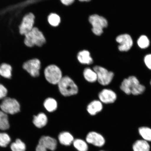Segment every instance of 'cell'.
Returning <instances> with one entry per match:
<instances>
[{"instance_id": "cell-1", "label": "cell", "mask_w": 151, "mask_h": 151, "mask_svg": "<svg viewBox=\"0 0 151 151\" xmlns=\"http://www.w3.org/2000/svg\"><path fill=\"white\" fill-rule=\"evenodd\" d=\"M47 40L44 33L38 28L35 26L24 36V43L28 48L41 47L46 44Z\"/></svg>"}, {"instance_id": "cell-2", "label": "cell", "mask_w": 151, "mask_h": 151, "mask_svg": "<svg viewBox=\"0 0 151 151\" xmlns=\"http://www.w3.org/2000/svg\"><path fill=\"white\" fill-rule=\"evenodd\" d=\"M58 84L60 93L64 96L68 97L78 93V86L68 76L62 77Z\"/></svg>"}, {"instance_id": "cell-3", "label": "cell", "mask_w": 151, "mask_h": 151, "mask_svg": "<svg viewBox=\"0 0 151 151\" xmlns=\"http://www.w3.org/2000/svg\"><path fill=\"white\" fill-rule=\"evenodd\" d=\"M88 21L92 26L91 31L94 35H101L103 33L104 28L108 26V22L106 19L97 14L90 15Z\"/></svg>"}, {"instance_id": "cell-4", "label": "cell", "mask_w": 151, "mask_h": 151, "mask_svg": "<svg viewBox=\"0 0 151 151\" xmlns=\"http://www.w3.org/2000/svg\"><path fill=\"white\" fill-rule=\"evenodd\" d=\"M35 15L33 12H28L24 15L18 26L21 35L24 36L33 29L35 26Z\"/></svg>"}, {"instance_id": "cell-5", "label": "cell", "mask_w": 151, "mask_h": 151, "mask_svg": "<svg viewBox=\"0 0 151 151\" xmlns=\"http://www.w3.org/2000/svg\"><path fill=\"white\" fill-rule=\"evenodd\" d=\"M44 75L47 81L54 85L58 84L62 78L61 70L55 65L47 66L45 69Z\"/></svg>"}, {"instance_id": "cell-6", "label": "cell", "mask_w": 151, "mask_h": 151, "mask_svg": "<svg viewBox=\"0 0 151 151\" xmlns=\"http://www.w3.org/2000/svg\"><path fill=\"white\" fill-rule=\"evenodd\" d=\"M93 70L97 73V81L100 84L106 86L112 82L114 76L113 72L109 71L105 68L99 65L94 66Z\"/></svg>"}, {"instance_id": "cell-7", "label": "cell", "mask_w": 151, "mask_h": 151, "mask_svg": "<svg viewBox=\"0 0 151 151\" xmlns=\"http://www.w3.org/2000/svg\"><path fill=\"white\" fill-rule=\"evenodd\" d=\"M0 108L6 114H14L19 112L20 105L16 99L5 98L0 105Z\"/></svg>"}, {"instance_id": "cell-8", "label": "cell", "mask_w": 151, "mask_h": 151, "mask_svg": "<svg viewBox=\"0 0 151 151\" xmlns=\"http://www.w3.org/2000/svg\"><path fill=\"white\" fill-rule=\"evenodd\" d=\"M22 67L31 76L36 77H38L40 74L41 62L38 58H32L24 62Z\"/></svg>"}, {"instance_id": "cell-9", "label": "cell", "mask_w": 151, "mask_h": 151, "mask_svg": "<svg viewBox=\"0 0 151 151\" xmlns=\"http://www.w3.org/2000/svg\"><path fill=\"white\" fill-rule=\"evenodd\" d=\"M87 143L94 147L101 149L106 143V139L101 134L95 131L88 133L86 137Z\"/></svg>"}, {"instance_id": "cell-10", "label": "cell", "mask_w": 151, "mask_h": 151, "mask_svg": "<svg viewBox=\"0 0 151 151\" xmlns=\"http://www.w3.org/2000/svg\"><path fill=\"white\" fill-rule=\"evenodd\" d=\"M116 40L119 44L118 49L120 52L128 51L131 48L133 44L131 37L127 34H122L118 36Z\"/></svg>"}, {"instance_id": "cell-11", "label": "cell", "mask_w": 151, "mask_h": 151, "mask_svg": "<svg viewBox=\"0 0 151 151\" xmlns=\"http://www.w3.org/2000/svg\"><path fill=\"white\" fill-rule=\"evenodd\" d=\"M99 100L103 104H109L115 102L117 96L116 92L109 88L102 90L99 94Z\"/></svg>"}, {"instance_id": "cell-12", "label": "cell", "mask_w": 151, "mask_h": 151, "mask_svg": "<svg viewBox=\"0 0 151 151\" xmlns=\"http://www.w3.org/2000/svg\"><path fill=\"white\" fill-rule=\"evenodd\" d=\"M38 144L44 147L47 150L53 151L57 148L58 142L54 138L48 136H43L40 139Z\"/></svg>"}, {"instance_id": "cell-13", "label": "cell", "mask_w": 151, "mask_h": 151, "mask_svg": "<svg viewBox=\"0 0 151 151\" xmlns=\"http://www.w3.org/2000/svg\"><path fill=\"white\" fill-rule=\"evenodd\" d=\"M77 58L78 62L83 65H91L93 62L89 51L84 49L77 53Z\"/></svg>"}, {"instance_id": "cell-14", "label": "cell", "mask_w": 151, "mask_h": 151, "mask_svg": "<svg viewBox=\"0 0 151 151\" xmlns=\"http://www.w3.org/2000/svg\"><path fill=\"white\" fill-rule=\"evenodd\" d=\"M103 108V103L99 100H94L88 105L87 110L90 114L94 116L101 112Z\"/></svg>"}, {"instance_id": "cell-15", "label": "cell", "mask_w": 151, "mask_h": 151, "mask_svg": "<svg viewBox=\"0 0 151 151\" xmlns=\"http://www.w3.org/2000/svg\"><path fill=\"white\" fill-rule=\"evenodd\" d=\"M150 143L142 139H137L132 145L133 151H150Z\"/></svg>"}, {"instance_id": "cell-16", "label": "cell", "mask_w": 151, "mask_h": 151, "mask_svg": "<svg viewBox=\"0 0 151 151\" xmlns=\"http://www.w3.org/2000/svg\"><path fill=\"white\" fill-rule=\"evenodd\" d=\"M58 139L61 145L65 146H70L74 140L73 135L68 132H63L60 133L58 135Z\"/></svg>"}, {"instance_id": "cell-17", "label": "cell", "mask_w": 151, "mask_h": 151, "mask_svg": "<svg viewBox=\"0 0 151 151\" xmlns=\"http://www.w3.org/2000/svg\"><path fill=\"white\" fill-rule=\"evenodd\" d=\"M47 20L49 25L53 28L58 27L62 21L61 16L55 12L50 13L47 17Z\"/></svg>"}, {"instance_id": "cell-18", "label": "cell", "mask_w": 151, "mask_h": 151, "mask_svg": "<svg viewBox=\"0 0 151 151\" xmlns=\"http://www.w3.org/2000/svg\"><path fill=\"white\" fill-rule=\"evenodd\" d=\"M33 123L38 128H42L45 127L48 122V118L44 113H39L37 116H34Z\"/></svg>"}, {"instance_id": "cell-19", "label": "cell", "mask_w": 151, "mask_h": 151, "mask_svg": "<svg viewBox=\"0 0 151 151\" xmlns=\"http://www.w3.org/2000/svg\"><path fill=\"white\" fill-rule=\"evenodd\" d=\"M138 133L141 137L144 140L151 142V128L148 126H142L139 127L137 130Z\"/></svg>"}, {"instance_id": "cell-20", "label": "cell", "mask_w": 151, "mask_h": 151, "mask_svg": "<svg viewBox=\"0 0 151 151\" xmlns=\"http://www.w3.org/2000/svg\"><path fill=\"white\" fill-rule=\"evenodd\" d=\"M83 76L86 80L90 83H94L97 81V73L93 69L90 68H87L84 69Z\"/></svg>"}, {"instance_id": "cell-21", "label": "cell", "mask_w": 151, "mask_h": 151, "mask_svg": "<svg viewBox=\"0 0 151 151\" xmlns=\"http://www.w3.org/2000/svg\"><path fill=\"white\" fill-rule=\"evenodd\" d=\"M12 71V67L9 64L3 63L0 65V75L5 78H11Z\"/></svg>"}, {"instance_id": "cell-22", "label": "cell", "mask_w": 151, "mask_h": 151, "mask_svg": "<svg viewBox=\"0 0 151 151\" xmlns=\"http://www.w3.org/2000/svg\"><path fill=\"white\" fill-rule=\"evenodd\" d=\"M43 105L45 108L49 112L55 111L58 107V103L56 100L53 98H47L44 101Z\"/></svg>"}, {"instance_id": "cell-23", "label": "cell", "mask_w": 151, "mask_h": 151, "mask_svg": "<svg viewBox=\"0 0 151 151\" xmlns=\"http://www.w3.org/2000/svg\"><path fill=\"white\" fill-rule=\"evenodd\" d=\"M73 144V146L78 151H88V143L82 139H74Z\"/></svg>"}, {"instance_id": "cell-24", "label": "cell", "mask_w": 151, "mask_h": 151, "mask_svg": "<svg viewBox=\"0 0 151 151\" xmlns=\"http://www.w3.org/2000/svg\"><path fill=\"white\" fill-rule=\"evenodd\" d=\"M9 127L8 117L7 114L0 111V129L6 130Z\"/></svg>"}, {"instance_id": "cell-25", "label": "cell", "mask_w": 151, "mask_h": 151, "mask_svg": "<svg viewBox=\"0 0 151 151\" xmlns=\"http://www.w3.org/2000/svg\"><path fill=\"white\" fill-rule=\"evenodd\" d=\"M11 148L12 151H25L26 146L24 143L19 139L11 144Z\"/></svg>"}, {"instance_id": "cell-26", "label": "cell", "mask_w": 151, "mask_h": 151, "mask_svg": "<svg viewBox=\"0 0 151 151\" xmlns=\"http://www.w3.org/2000/svg\"><path fill=\"white\" fill-rule=\"evenodd\" d=\"M137 44L139 48L146 49L150 46V41L148 38L145 35H141L138 39Z\"/></svg>"}, {"instance_id": "cell-27", "label": "cell", "mask_w": 151, "mask_h": 151, "mask_svg": "<svg viewBox=\"0 0 151 151\" xmlns=\"http://www.w3.org/2000/svg\"><path fill=\"white\" fill-rule=\"evenodd\" d=\"M120 88L123 92L127 95L131 94L130 82L128 78L124 79L122 83Z\"/></svg>"}, {"instance_id": "cell-28", "label": "cell", "mask_w": 151, "mask_h": 151, "mask_svg": "<svg viewBox=\"0 0 151 151\" xmlns=\"http://www.w3.org/2000/svg\"><path fill=\"white\" fill-rule=\"evenodd\" d=\"M10 141V137L7 134L0 133V146L6 147Z\"/></svg>"}, {"instance_id": "cell-29", "label": "cell", "mask_w": 151, "mask_h": 151, "mask_svg": "<svg viewBox=\"0 0 151 151\" xmlns=\"http://www.w3.org/2000/svg\"><path fill=\"white\" fill-rule=\"evenodd\" d=\"M146 90V87L142 84H139L131 90V94L133 95L137 96L142 94Z\"/></svg>"}, {"instance_id": "cell-30", "label": "cell", "mask_w": 151, "mask_h": 151, "mask_svg": "<svg viewBox=\"0 0 151 151\" xmlns=\"http://www.w3.org/2000/svg\"><path fill=\"white\" fill-rule=\"evenodd\" d=\"M7 93L6 88L3 85L0 84V99H4Z\"/></svg>"}, {"instance_id": "cell-31", "label": "cell", "mask_w": 151, "mask_h": 151, "mask_svg": "<svg viewBox=\"0 0 151 151\" xmlns=\"http://www.w3.org/2000/svg\"><path fill=\"white\" fill-rule=\"evenodd\" d=\"M144 61L147 68L151 70V54H149L145 56Z\"/></svg>"}, {"instance_id": "cell-32", "label": "cell", "mask_w": 151, "mask_h": 151, "mask_svg": "<svg viewBox=\"0 0 151 151\" xmlns=\"http://www.w3.org/2000/svg\"><path fill=\"white\" fill-rule=\"evenodd\" d=\"M59 1L62 5L66 7L70 6L76 1V0H59Z\"/></svg>"}, {"instance_id": "cell-33", "label": "cell", "mask_w": 151, "mask_h": 151, "mask_svg": "<svg viewBox=\"0 0 151 151\" xmlns=\"http://www.w3.org/2000/svg\"><path fill=\"white\" fill-rule=\"evenodd\" d=\"M35 151H47V150L44 147L38 144L36 148Z\"/></svg>"}, {"instance_id": "cell-34", "label": "cell", "mask_w": 151, "mask_h": 151, "mask_svg": "<svg viewBox=\"0 0 151 151\" xmlns=\"http://www.w3.org/2000/svg\"><path fill=\"white\" fill-rule=\"evenodd\" d=\"M80 3H85V2H88L91 1V0H77Z\"/></svg>"}, {"instance_id": "cell-35", "label": "cell", "mask_w": 151, "mask_h": 151, "mask_svg": "<svg viewBox=\"0 0 151 151\" xmlns=\"http://www.w3.org/2000/svg\"><path fill=\"white\" fill-rule=\"evenodd\" d=\"M99 151H107L104 150H100Z\"/></svg>"}, {"instance_id": "cell-36", "label": "cell", "mask_w": 151, "mask_h": 151, "mask_svg": "<svg viewBox=\"0 0 151 151\" xmlns=\"http://www.w3.org/2000/svg\"><path fill=\"white\" fill-rule=\"evenodd\" d=\"M150 84L151 86V80L150 81Z\"/></svg>"}]
</instances>
